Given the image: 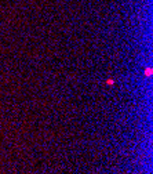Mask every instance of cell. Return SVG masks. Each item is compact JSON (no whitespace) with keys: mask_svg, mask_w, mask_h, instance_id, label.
I'll list each match as a JSON object with an SVG mask.
<instances>
[{"mask_svg":"<svg viewBox=\"0 0 153 174\" xmlns=\"http://www.w3.org/2000/svg\"><path fill=\"white\" fill-rule=\"evenodd\" d=\"M106 83H108V84H113L115 82H113V79H109V80H106Z\"/></svg>","mask_w":153,"mask_h":174,"instance_id":"obj_1","label":"cell"}]
</instances>
